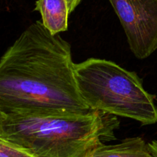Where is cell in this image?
I'll return each instance as SVG.
<instances>
[{"label": "cell", "instance_id": "1", "mask_svg": "<svg viewBox=\"0 0 157 157\" xmlns=\"http://www.w3.org/2000/svg\"><path fill=\"white\" fill-rule=\"evenodd\" d=\"M71 45L41 21L30 25L0 58V110H90L75 80Z\"/></svg>", "mask_w": 157, "mask_h": 157}, {"label": "cell", "instance_id": "2", "mask_svg": "<svg viewBox=\"0 0 157 157\" xmlns=\"http://www.w3.org/2000/svg\"><path fill=\"white\" fill-rule=\"evenodd\" d=\"M119 127L117 117L101 110L18 111L4 113L0 137L35 157H90Z\"/></svg>", "mask_w": 157, "mask_h": 157}, {"label": "cell", "instance_id": "3", "mask_svg": "<svg viewBox=\"0 0 157 157\" xmlns=\"http://www.w3.org/2000/svg\"><path fill=\"white\" fill-rule=\"evenodd\" d=\"M74 72L80 94L90 109L130 118L142 125L157 123L155 96L144 89L136 72L94 58L75 63Z\"/></svg>", "mask_w": 157, "mask_h": 157}, {"label": "cell", "instance_id": "4", "mask_svg": "<svg viewBox=\"0 0 157 157\" xmlns=\"http://www.w3.org/2000/svg\"><path fill=\"white\" fill-rule=\"evenodd\" d=\"M126 34L132 53L140 60L157 49V0H108Z\"/></svg>", "mask_w": 157, "mask_h": 157}, {"label": "cell", "instance_id": "5", "mask_svg": "<svg viewBox=\"0 0 157 157\" xmlns=\"http://www.w3.org/2000/svg\"><path fill=\"white\" fill-rule=\"evenodd\" d=\"M35 10L41 14L43 25L52 34L67 30L70 12L67 0H37Z\"/></svg>", "mask_w": 157, "mask_h": 157}, {"label": "cell", "instance_id": "6", "mask_svg": "<svg viewBox=\"0 0 157 157\" xmlns=\"http://www.w3.org/2000/svg\"><path fill=\"white\" fill-rule=\"evenodd\" d=\"M90 157H155L148 144L141 137L127 138L113 145H105L97 149Z\"/></svg>", "mask_w": 157, "mask_h": 157}, {"label": "cell", "instance_id": "7", "mask_svg": "<svg viewBox=\"0 0 157 157\" xmlns=\"http://www.w3.org/2000/svg\"><path fill=\"white\" fill-rule=\"evenodd\" d=\"M0 157H35L27 150L0 137Z\"/></svg>", "mask_w": 157, "mask_h": 157}, {"label": "cell", "instance_id": "8", "mask_svg": "<svg viewBox=\"0 0 157 157\" xmlns=\"http://www.w3.org/2000/svg\"><path fill=\"white\" fill-rule=\"evenodd\" d=\"M67 4H68V9H69V12L71 13L72 12L75 11V9H76L77 6L81 3V0H67Z\"/></svg>", "mask_w": 157, "mask_h": 157}, {"label": "cell", "instance_id": "9", "mask_svg": "<svg viewBox=\"0 0 157 157\" xmlns=\"http://www.w3.org/2000/svg\"><path fill=\"white\" fill-rule=\"evenodd\" d=\"M148 145L149 147H150V151L153 153V156L157 157V140H153L152 142L149 143Z\"/></svg>", "mask_w": 157, "mask_h": 157}, {"label": "cell", "instance_id": "10", "mask_svg": "<svg viewBox=\"0 0 157 157\" xmlns=\"http://www.w3.org/2000/svg\"><path fill=\"white\" fill-rule=\"evenodd\" d=\"M3 116H4V113H3L2 111L0 110V134H1V127H2V123Z\"/></svg>", "mask_w": 157, "mask_h": 157}]
</instances>
